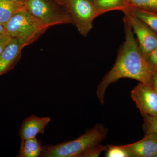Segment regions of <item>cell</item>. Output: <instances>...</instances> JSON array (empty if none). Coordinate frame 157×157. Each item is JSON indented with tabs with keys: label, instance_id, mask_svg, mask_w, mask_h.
Returning <instances> with one entry per match:
<instances>
[{
	"label": "cell",
	"instance_id": "obj_1",
	"mask_svg": "<svg viewBox=\"0 0 157 157\" xmlns=\"http://www.w3.org/2000/svg\"><path fill=\"white\" fill-rule=\"evenodd\" d=\"M125 40L118 53L114 66L104 76L97 87V97L104 104L107 87L121 78H129L151 86L154 71L150 67L139 47L132 26L127 17L123 18Z\"/></svg>",
	"mask_w": 157,
	"mask_h": 157
},
{
	"label": "cell",
	"instance_id": "obj_23",
	"mask_svg": "<svg viewBox=\"0 0 157 157\" xmlns=\"http://www.w3.org/2000/svg\"><path fill=\"white\" fill-rule=\"evenodd\" d=\"M6 33L5 26L2 24L0 23V35Z\"/></svg>",
	"mask_w": 157,
	"mask_h": 157
},
{
	"label": "cell",
	"instance_id": "obj_7",
	"mask_svg": "<svg viewBox=\"0 0 157 157\" xmlns=\"http://www.w3.org/2000/svg\"><path fill=\"white\" fill-rule=\"evenodd\" d=\"M131 98L143 117L157 116V94L151 86L139 82L131 91Z\"/></svg>",
	"mask_w": 157,
	"mask_h": 157
},
{
	"label": "cell",
	"instance_id": "obj_3",
	"mask_svg": "<svg viewBox=\"0 0 157 157\" xmlns=\"http://www.w3.org/2000/svg\"><path fill=\"white\" fill-rule=\"evenodd\" d=\"M4 25L6 33L11 38L17 39L24 48L35 42L48 29L25 9L14 14Z\"/></svg>",
	"mask_w": 157,
	"mask_h": 157
},
{
	"label": "cell",
	"instance_id": "obj_2",
	"mask_svg": "<svg viewBox=\"0 0 157 157\" xmlns=\"http://www.w3.org/2000/svg\"><path fill=\"white\" fill-rule=\"evenodd\" d=\"M108 132L104 125L98 124L75 140L44 147L40 157H79L87 149L101 144Z\"/></svg>",
	"mask_w": 157,
	"mask_h": 157
},
{
	"label": "cell",
	"instance_id": "obj_5",
	"mask_svg": "<svg viewBox=\"0 0 157 157\" xmlns=\"http://www.w3.org/2000/svg\"><path fill=\"white\" fill-rule=\"evenodd\" d=\"M65 8L79 33L83 36H87L96 18L92 1L67 0Z\"/></svg>",
	"mask_w": 157,
	"mask_h": 157
},
{
	"label": "cell",
	"instance_id": "obj_22",
	"mask_svg": "<svg viewBox=\"0 0 157 157\" xmlns=\"http://www.w3.org/2000/svg\"><path fill=\"white\" fill-rule=\"evenodd\" d=\"M52 1H53L54 2H55L57 3L59 5L65 7L66 3H67V0H52Z\"/></svg>",
	"mask_w": 157,
	"mask_h": 157
},
{
	"label": "cell",
	"instance_id": "obj_15",
	"mask_svg": "<svg viewBox=\"0 0 157 157\" xmlns=\"http://www.w3.org/2000/svg\"><path fill=\"white\" fill-rule=\"evenodd\" d=\"M129 8L142 9L157 13V0H126Z\"/></svg>",
	"mask_w": 157,
	"mask_h": 157
},
{
	"label": "cell",
	"instance_id": "obj_18",
	"mask_svg": "<svg viewBox=\"0 0 157 157\" xmlns=\"http://www.w3.org/2000/svg\"><path fill=\"white\" fill-rule=\"evenodd\" d=\"M107 146L98 144L90 147L80 155L79 157H98L101 153L106 151Z\"/></svg>",
	"mask_w": 157,
	"mask_h": 157
},
{
	"label": "cell",
	"instance_id": "obj_26",
	"mask_svg": "<svg viewBox=\"0 0 157 157\" xmlns=\"http://www.w3.org/2000/svg\"><path fill=\"white\" fill-rule=\"evenodd\" d=\"M91 1H92V0H91Z\"/></svg>",
	"mask_w": 157,
	"mask_h": 157
},
{
	"label": "cell",
	"instance_id": "obj_25",
	"mask_svg": "<svg viewBox=\"0 0 157 157\" xmlns=\"http://www.w3.org/2000/svg\"><path fill=\"white\" fill-rule=\"evenodd\" d=\"M155 157H157V154L156 155Z\"/></svg>",
	"mask_w": 157,
	"mask_h": 157
},
{
	"label": "cell",
	"instance_id": "obj_9",
	"mask_svg": "<svg viewBox=\"0 0 157 157\" xmlns=\"http://www.w3.org/2000/svg\"><path fill=\"white\" fill-rule=\"evenodd\" d=\"M121 146L131 154L132 157H155L157 154V135L145 134L141 140Z\"/></svg>",
	"mask_w": 157,
	"mask_h": 157
},
{
	"label": "cell",
	"instance_id": "obj_12",
	"mask_svg": "<svg viewBox=\"0 0 157 157\" xmlns=\"http://www.w3.org/2000/svg\"><path fill=\"white\" fill-rule=\"evenodd\" d=\"M44 149L40 141L36 138L21 140L18 157H40Z\"/></svg>",
	"mask_w": 157,
	"mask_h": 157
},
{
	"label": "cell",
	"instance_id": "obj_10",
	"mask_svg": "<svg viewBox=\"0 0 157 157\" xmlns=\"http://www.w3.org/2000/svg\"><path fill=\"white\" fill-rule=\"evenodd\" d=\"M51 120L48 117H39L35 115L26 118L18 132L21 140L35 138L38 135H43Z\"/></svg>",
	"mask_w": 157,
	"mask_h": 157
},
{
	"label": "cell",
	"instance_id": "obj_13",
	"mask_svg": "<svg viewBox=\"0 0 157 157\" xmlns=\"http://www.w3.org/2000/svg\"><path fill=\"white\" fill-rule=\"evenodd\" d=\"M25 9L24 4L11 0H0V23L4 25L14 14Z\"/></svg>",
	"mask_w": 157,
	"mask_h": 157
},
{
	"label": "cell",
	"instance_id": "obj_8",
	"mask_svg": "<svg viewBox=\"0 0 157 157\" xmlns=\"http://www.w3.org/2000/svg\"><path fill=\"white\" fill-rule=\"evenodd\" d=\"M23 48L17 39L11 38L0 55V76L14 68L20 58Z\"/></svg>",
	"mask_w": 157,
	"mask_h": 157
},
{
	"label": "cell",
	"instance_id": "obj_14",
	"mask_svg": "<svg viewBox=\"0 0 157 157\" xmlns=\"http://www.w3.org/2000/svg\"><path fill=\"white\" fill-rule=\"evenodd\" d=\"M128 9L157 33V13L135 8Z\"/></svg>",
	"mask_w": 157,
	"mask_h": 157
},
{
	"label": "cell",
	"instance_id": "obj_17",
	"mask_svg": "<svg viewBox=\"0 0 157 157\" xmlns=\"http://www.w3.org/2000/svg\"><path fill=\"white\" fill-rule=\"evenodd\" d=\"M105 157H132V155L121 145H107Z\"/></svg>",
	"mask_w": 157,
	"mask_h": 157
},
{
	"label": "cell",
	"instance_id": "obj_4",
	"mask_svg": "<svg viewBox=\"0 0 157 157\" xmlns=\"http://www.w3.org/2000/svg\"><path fill=\"white\" fill-rule=\"evenodd\" d=\"M24 4L26 10L47 28L58 25L73 24L66 8L52 0H26Z\"/></svg>",
	"mask_w": 157,
	"mask_h": 157
},
{
	"label": "cell",
	"instance_id": "obj_6",
	"mask_svg": "<svg viewBox=\"0 0 157 157\" xmlns=\"http://www.w3.org/2000/svg\"><path fill=\"white\" fill-rule=\"evenodd\" d=\"M131 24L141 53L144 58L157 47V33L128 9L123 11Z\"/></svg>",
	"mask_w": 157,
	"mask_h": 157
},
{
	"label": "cell",
	"instance_id": "obj_21",
	"mask_svg": "<svg viewBox=\"0 0 157 157\" xmlns=\"http://www.w3.org/2000/svg\"><path fill=\"white\" fill-rule=\"evenodd\" d=\"M151 87L157 94V70L154 71L151 80Z\"/></svg>",
	"mask_w": 157,
	"mask_h": 157
},
{
	"label": "cell",
	"instance_id": "obj_11",
	"mask_svg": "<svg viewBox=\"0 0 157 157\" xmlns=\"http://www.w3.org/2000/svg\"><path fill=\"white\" fill-rule=\"evenodd\" d=\"M95 17L109 11L118 10L123 12L129 8L126 0H92Z\"/></svg>",
	"mask_w": 157,
	"mask_h": 157
},
{
	"label": "cell",
	"instance_id": "obj_24",
	"mask_svg": "<svg viewBox=\"0 0 157 157\" xmlns=\"http://www.w3.org/2000/svg\"><path fill=\"white\" fill-rule=\"evenodd\" d=\"M11 1H13V2H16L22 3L24 4L26 0H11Z\"/></svg>",
	"mask_w": 157,
	"mask_h": 157
},
{
	"label": "cell",
	"instance_id": "obj_16",
	"mask_svg": "<svg viewBox=\"0 0 157 157\" xmlns=\"http://www.w3.org/2000/svg\"><path fill=\"white\" fill-rule=\"evenodd\" d=\"M143 129L145 134L157 135V116L143 117Z\"/></svg>",
	"mask_w": 157,
	"mask_h": 157
},
{
	"label": "cell",
	"instance_id": "obj_20",
	"mask_svg": "<svg viewBox=\"0 0 157 157\" xmlns=\"http://www.w3.org/2000/svg\"><path fill=\"white\" fill-rule=\"evenodd\" d=\"M11 39V37L6 33L0 35V55Z\"/></svg>",
	"mask_w": 157,
	"mask_h": 157
},
{
	"label": "cell",
	"instance_id": "obj_19",
	"mask_svg": "<svg viewBox=\"0 0 157 157\" xmlns=\"http://www.w3.org/2000/svg\"><path fill=\"white\" fill-rule=\"evenodd\" d=\"M146 60L153 71L157 70V47L148 55Z\"/></svg>",
	"mask_w": 157,
	"mask_h": 157
}]
</instances>
